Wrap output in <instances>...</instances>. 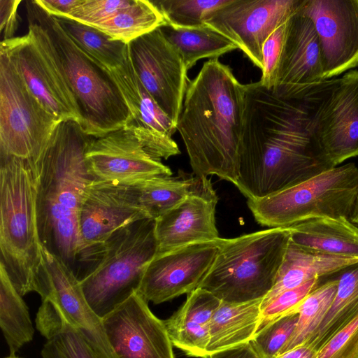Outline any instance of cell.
I'll return each mask as SVG.
<instances>
[{"instance_id": "obj_1", "label": "cell", "mask_w": 358, "mask_h": 358, "mask_svg": "<svg viewBox=\"0 0 358 358\" xmlns=\"http://www.w3.org/2000/svg\"><path fill=\"white\" fill-rule=\"evenodd\" d=\"M239 155L235 186L248 199L267 196L332 168L311 142L301 101L280 98L260 81L245 85Z\"/></svg>"}, {"instance_id": "obj_2", "label": "cell", "mask_w": 358, "mask_h": 358, "mask_svg": "<svg viewBox=\"0 0 358 358\" xmlns=\"http://www.w3.org/2000/svg\"><path fill=\"white\" fill-rule=\"evenodd\" d=\"M245 85L218 58L189 80L176 124L194 176L215 175L236 185Z\"/></svg>"}, {"instance_id": "obj_3", "label": "cell", "mask_w": 358, "mask_h": 358, "mask_svg": "<svg viewBox=\"0 0 358 358\" xmlns=\"http://www.w3.org/2000/svg\"><path fill=\"white\" fill-rule=\"evenodd\" d=\"M92 137L76 122H61L38 163L31 164L37 178L36 213L42 245L73 271L80 246V208L94 179L85 158Z\"/></svg>"}, {"instance_id": "obj_4", "label": "cell", "mask_w": 358, "mask_h": 358, "mask_svg": "<svg viewBox=\"0 0 358 358\" xmlns=\"http://www.w3.org/2000/svg\"><path fill=\"white\" fill-rule=\"evenodd\" d=\"M37 178L28 160L0 156V266L21 296L52 291L38 227Z\"/></svg>"}, {"instance_id": "obj_5", "label": "cell", "mask_w": 358, "mask_h": 358, "mask_svg": "<svg viewBox=\"0 0 358 358\" xmlns=\"http://www.w3.org/2000/svg\"><path fill=\"white\" fill-rule=\"evenodd\" d=\"M28 28L46 46L73 92L81 115L80 127L99 137L133 121V115L109 70L80 48L56 17L35 0L25 2Z\"/></svg>"}, {"instance_id": "obj_6", "label": "cell", "mask_w": 358, "mask_h": 358, "mask_svg": "<svg viewBox=\"0 0 358 358\" xmlns=\"http://www.w3.org/2000/svg\"><path fill=\"white\" fill-rule=\"evenodd\" d=\"M155 227V220H138L79 250L73 272L90 306L101 319L138 291L157 254Z\"/></svg>"}, {"instance_id": "obj_7", "label": "cell", "mask_w": 358, "mask_h": 358, "mask_svg": "<svg viewBox=\"0 0 358 358\" xmlns=\"http://www.w3.org/2000/svg\"><path fill=\"white\" fill-rule=\"evenodd\" d=\"M289 240L287 227L222 238L215 259L199 287L227 303L263 299L274 285Z\"/></svg>"}, {"instance_id": "obj_8", "label": "cell", "mask_w": 358, "mask_h": 358, "mask_svg": "<svg viewBox=\"0 0 358 358\" xmlns=\"http://www.w3.org/2000/svg\"><path fill=\"white\" fill-rule=\"evenodd\" d=\"M357 192L358 168L348 163L247 203L259 224L285 228L314 218L350 219Z\"/></svg>"}, {"instance_id": "obj_9", "label": "cell", "mask_w": 358, "mask_h": 358, "mask_svg": "<svg viewBox=\"0 0 358 358\" xmlns=\"http://www.w3.org/2000/svg\"><path fill=\"white\" fill-rule=\"evenodd\" d=\"M180 153L172 137L130 123L103 136H92L85 158L94 179L133 185L171 176V170L161 160Z\"/></svg>"}, {"instance_id": "obj_10", "label": "cell", "mask_w": 358, "mask_h": 358, "mask_svg": "<svg viewBox=\"0 0 358 358\" xmlns=\"http://www.w3.org/2000/svg\"><path fill=\"white\" fill-rule=\"evenodd\" d=\"M319 156L331 167L358 157V70L327 79L300 100Z\"/></svg>"}, {"instance_id": "obj_11", "label": "cell", "mask_w": 358, "mask_h": 358, "mask_svg": "<svg viewBox=\"0 0 358 358\" xmlns=\"http://www.w3.org/2000/svg\"><path fill=\"white\" fill-rule=\"evenodd\" d=\"M61 122L32 94L0 48V156L36 165Z\"/></svg>"}, {"instance_id": "obj_12", "label": "cell", "mask_w": 358, "mask_h": 358, "mask_svg": "<svg viewBox=\"0 0 358 358\" xmlns=\"http://www.w3.org/2000/svg\"><path fill=\"white\" fill-rule=\"evenodd\" d=\"M0 48L48 110L62 122L71 120L80 125L81 115L73 92L52 55L32 29L24 36L1 41Z\"/></svg>"}, {"instance_id": "obj_13", "label": "cell", "mask_w": 358, "mask_h": 358, "mask_svg": "<svg viewBox=\"0 0 358 358\" xmlns=\"http://www.w3.org/2000/svg\"><path fill=\"white\" fill-rule=\"evenodd\" d=\"M129 53L140 80L176 126L189 80L180 55L159 27L129 43Z\"/></svg>"}, {"instance_id": "obj_14", "label": "cell", "mask_w": 358, "mask_h": 358, "mask_svg": "<svg viewBox=\"0 0 358 358\" xmlns=\"http://www.w3.org/2000/svg\"><path fill=\"white\" fill-rule=\"evenodd\" d=\"M302 0H231L204 23L233 42L252 63L263 69L262 48L268 37L285 23Z\"/></svg>"}, {"instance_id": "obj_15", "label": "cell", "mask_w": 358, "mask_h": 358, "mask_svg": "<svg viewBox=\"0 0 358 358\" xmlns=\"http://www.w3.org/2000/svg\"><path fill=\"white\" fill-rule=\"evenodd\" d=\"M324 80L318 35L312 20L299 6L287 21L280 59L270 90L285 99L301 100Z\"/></svg>"}, {"instance_id": "obj_16", "label": "cell", "mask_w": 358, "mask_h": 358, "mask_svg": "<svg viewBox=\"0 0 358 358\" xmlns=\"http://www.w3.org/2000/svg\"><path fill=\"white\" fill-rule=\"evenodd\" d=\"M222 238L157 254L148 265L137 291L155 304L198 288L210 269Z\"/></svg>"}, {"instance_id": "obj_17", "label": "cell", "mask_w": 358, "mask_h": 358, "mask_svg": "<svg viewBox=\"0 0 358 358\" xmlns=\"http://www.w3.org/2000/svg\"><path fill=\"white\" fill-rule=\"evenodd\" d=\"M108 341L119 358H176L164 321L137 292L102 318Z\"/></svg>"}, {"instance_id": "obj_18", "label": "cell", "mask_w": 358, "mask_h": 358, "mask_svg": "<svg viewBox=\"0 0 358 358\" xmlns=\"http://www.w3.org/2000/svg\"><path fill=\"white\" fill-rule=\"evenodd\" d=\"M318 35L325 79L358 67V0H303Z\"/></svg>"}, {"instance_id": "obj_19", "label": "cell", "mask_w": 358, "mask_h": 358, "mask_svg": "<svg viewBox=\"0 0 358 358\" xmlns=\"http://www.w3.org/2000/svg\"><path fill=\"white\" fill-rule=\"evenodd\" d=\"M217 201L210 179L192 176L185 199L155 220L157 254L219 238L215 223Z\"/></svg>"}, {"instance_id": "obj_20", "label": "cell", "mask_w": 358, "mask_h": 358, "mask_svg": "<svg viewBox=\"0 0 358 358\" xmlns=\"http://www.w3.org/2000/svg\"><path fill=\"white\" fill-rule=\"evenodd\" d=\"M143 219L148 218L141 207L134 184L94 179L87 187L80 208L79 250L103 241L128 224Z\"/></svg>"}, {"instance_id": "obj_21", "label": "cell", "mask_w": 358, "mask_h": 358, "mask_svg": "<svg viewBox=\"0 0 358 358\" xmlns=\"http://www.w3.org/2000/svg\"><path fill=\"white\" fill-rule=\"evenodd\" d=\"M43 255L52 288L47 299L82 334L99 358H119L108 341L102 319L90 306L72 268L44 247Z\"/></svg>"}, {"instance_id": "obj_22", "label": "cell", "mask_w": 358, "mask_h": 358, "mask_svg": "<svg viewBox=\"0 0 358 358\" xmlns=\"http://www.w3.org/2000/svg\"><path fill=\"white\" fill-rule=\"evenodd\" d=\"M221 303L201 287L188 294L183 305L164 320L173 345L188 356L208 358L210 323Z\"/></svg>"}, {"instance_id": "obj_23", "label": "cell", "mask_w": 358, "mask_h": 358, "mask_svg": "<svg viewBox=\"0 0 358 358\" xmlns=\"http://www.w3.org/2000/svg\"><path fill=\"white\" fill-rule=\"evenodd\" d=\"M290 241L307 251L358 258V227L346 217L310 219L287 227Z\"/></svg>"}, {"instance_id": "obj_24", "label": "cell", "mask_w": 358, "mask_h": 358, "mask_svg": "<svg viewBox=\"0 0 358 358\" xmlns=\"http://www.w3.org/2000/svg\"><path fill=\"white\" fill-rule=\"evenodd\" d=\"M358 263L357 257H336L307 251L290 240L274 285L264 297L262 310L280 293L314 278L331 275Z\"/></svg>"}, {"instance_id": "obj_25", "label": "cell", "mask_w": 358, "mask_h": 358, "mask_svg": "<svg viewBox=\"0 0 358 358\" xmlns=\"http://www.w3.org/2000/svg\"><path fill=\"white\" fill-rule=\"evenodd\" d=\"M262 301H222L210 323L208 358L213 353L252 341L260 325Z\"/></svg>"}, {"instance_id": "obj_26", "label": "cell", "mask_w": 358, "mask_h": 358, "mask_svg": "<svg viewBox=\"0 0 358 358\" xmlns=\"http://www.w3.org/2000/svg\"><path fill=\"white\" fill-rule=\"evenodd\" d=\"M36 324L47 340L41 350L42 358H99L82 334L65 320L50 299H42Z\"/></svg>"}, {"instance_id": "obj_27", "label": "cell", "mask_w": 358, "mask_h": 358, "mask_svg": "<svg viewBox=\"0 0 358 358\" xmlns=\"http://www.w3.org/2000/svg\"><path fill=\"white\" fill-rule=\"evenodd\" d=\"M133 115L131 124L172 137L176 126L162 111L143 85L131 64L125 62L109 70Z\"/></svg>"}, {"instance_id": "obj_28", "label": "cell", "mask_w": 358, "mask_h": 358, "mask_svg": "<svg viewBox=\"0 0 358 358\" xmlns=\"http://www.w3.org/2000/svg\"><path fill=\"white\" fill-rule=\"evenodd\" d=\"M159 29L178 51L187 71L201 59H216L238 49L229 39L205 23L195 27L166 23Z\"/></svg>"}, {"instance_id": "obj_29", "label": "cell", "mask_w": 358, "mask_h": 358, "mask_svg": "<svg viewBox=\"0 0 358 358\" xmlns=\"http://www.w3.org/2000/svg\"><path fill=\"white\" fill-rule=\"evenodd\" d=\"M341 272L334 299L316 332L306 343L315 352L358 316V263Z\"/></svg>"}, {"instance_id": "obj_30", "label": "cell", "mask_w": 358, "mask_h": 358, "mask_svg": "<svg viewBox=\"0 0 358 358\" xmlns=\"http://www.w3.org/2000/svg\"><path fill=\"white\" fill-rule=\"evenodd\" d=\"M0 326L8 346L10 356L32 341L34 329L29 309L0 266Z\"/></svg>"}, {"instance_id": "obj_31", "label": "cell", "mask_w": 358, "mask_h": 358, "mask_svg": "<svg viewBox=\"0 0 358 358\" xmlns=\"http://www.w3.org/2000/svg\"><path fill=\"white\" fill-rule=\"evenodd\" d=\"M165 24L164 17L152 1L134 0L132 5L94 27L113 40L129 44Z\"/></svg>"}, {"instance_id": "obj_32", "label": "cell", "mask_w": 358, "mask_h": 358, "mask_svg": "<svg viewBox=\"0 0 358 358\" xmlns=\"http://www.w3.org/2000/svg\"><path fill=\"white\" fill-rule=\"evenodd\" d=\"M56 18L73 42L108 70L120 66L127 59L129 44L113 40L94 27L69 18Z\"/></svg>"}, {"instance_id": "obj_33", "label": "cell", "mask_w": 358, "mask_h": 358, "mask_svg": "<svg viewBox=\"0 0 358 358\" xmlns=\"http://www.w3.org/2000/svg\"><path fill=\"white\" fill-rule=\"evenodd\" d=\"M337 287L338 279L331 280L317 286L307 295L299 307L295 329L277 356L304 345L310 339L328 312Z\"/></svg>"}, {"instance_id": "obj_34", "label": "cell", "mask_w": 358, "mask_h": 358, "mask_svg": "<svg viewBox=\"0 0 358 358\" xmlns=\"http://www.w3.org/2000/svg\"><path fill=\"white\" fill-rule=\"evenodd\" d=\"M191 177H155L134 184L148 219L156 220L179 203L189 192Z\"/></svg>"}, {"instance_id": "obj_35", "label": "cell", "mask_w": 358, "mask_h": 358, "mask_svg": "<svg viewBox=\"0 0 358 358\" xmlns=\"http://www.w3.org/2000/svg\"><path fill=\"white\" fill-rule=\"evenodd\" d=\"M231 0H155L167 24L178 27H195Z\"/></svg>"}, {"instance_id": "obj_36", "label": "cell", "mask_w": 358, "mask_h": 358, "mask_svg": "<svg viewBox=\"0 0 358 358\" xmlns=\"http://www.w3.org/2000/svg\"><path fill=\"white\" fill-rule=\"evenodd\" d=\"M298 318L299 313L290 314L258 330L251 343L262 358H273L278 355L292 334Z\"/></svg>"}, {"instance_id": "obj_37", "label": "cell", "mask_w": 358, "mask_h": 358, "mask_svg": "<svg viewBox=\"0 0 358 358\" xmlns=\"http://www.w3.org/2000/svg\"><path fill=\"white\" fill-rule=\"evenodd\" d=\"M320 282V278H314L291 289L278 295L269 304L262 310L259 330L267 324L282 317L298 313V309L303 300Z\"/></svg>"}, {"instance_id": "obj_38", "label": "cell", "mask_w": 358, "mask_h": 358, "mask_svg": "<svg viewBox=\"0 0 358 358\" xmlns=\"http://www.w3.org/2000/svg\"><path fill=\"white\" fill-rule=\"evenodd\" d=\"M134 2V0H81L65 18L94 27Z\"/></svg>"}, {"instance_id": "obj_39", "label": "cell", "mask_w": 358, "mask_h": 358, "mask_svg": "<svg viewBox=\"0 0 358 358\" xmlns=\"http://www.w3.org/2000/svg\"><path fill=\"white\" fill-rule=\"evenodd\" d=\"M312 358H358V316L315 350Z\"/></svg>"}, {"instance_id": "obj_40", "label": "cell", "mask_w": 358, "mask_h": 358, "mask_svg": "<svg viewBox=\"0 0 358 358\" xmlns=\"http://www.w3.org/2000/svg\"><path fill=\"white\" fill-rule=\"evenodd\" d=\"M286 23L279 26L268 37L263 45V69L260 83L268 90H271L278 68L282 43L286 30Z\"/></svg>"}, {"instance_id": "obj_41", "label": "cell", "mask_w": 358, "mask_h": 358, "mask_svg": "<svg viewBox=\"0 0 358 358\" xmlns=\"http://www.w3.org/2000/svg\"><path fill=\"white\" fill-rule=\"evenodd\" d=\"M20 0H0V34L1 41L15 38L20 22L17 8Z\"/></svg>"}, {"instance_id": "obj_42", "label": "cell", "mask_w": 358, "mask_h": 358, "mask_svg": "<svg viewBox=\"0 0 358 358\" xmlns=\"http://www.w3.org/2000/svg\"><path fill=\"white\" fill-rule=\"evenodd\" d=\"M50 15L66 17L81 0H35Z\"/></svg>"}, {"instance_id": "obj_43", "label": "cell", "mask_w": 358, "mask_h": 358, "mask_svg": "<svg viewBox=\"0 0 358 358\" xmlns=\"http://www.w3.org/2000/svg\"><path fill=\"white\" fill-rule=\"evenodd\" d=\"M208 358H262L251 342L226 349L209 355Z\"/></svg>"}, {"instance_id": "obj_44", "label": "cell", "mask_w": 358, "mask_h": 358, "mask_svg": "<svg viewBox=\"0 0 358 358\" xmlns=\"http://www.w3.org/2000/svg\"><path fill=\"white\" fill-rule=\"evenodd\" d=\"M315 350L308 344L296 347L273 358H312Z\"/></svg>"}, {"instance_id": "obj_45", "label": "cell", "mask_w": 358, "mask_h": 358, "mask_svg": "<svg viewBox=\"0 0 358 358\" xmlns=\"http://www.w3.org/2000/svg\"><path fill=\"white\" fill-rule=\"evenodd\" d=\"M350 220L353 224L358 225V192H357V199L355 201L353 212L350 218Z\"/></svg>"}, {"instance_id": "obj_46", "label": "cell", "mask_w": 358, "mask_h": 358, "mask_svg": "<svg viewBox=\"0 0 358 358\" xmlns=\"http://www.w3.org/2000/svg\"><path fill=\"white\" fill-rule=\"evenodd\" d=\"M6 358H19V357H17L15 356H9V357H6Z\"/></svg>"}]
</instances>
